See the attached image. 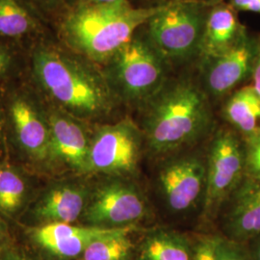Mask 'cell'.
I'll list each match as a JSON object with an SVG mask.
<instances>
[{"mask_svg":"<svg viewBox=\"0 0 260 260\" xmlns=\"http://www.w3.org/2000/svg\"><path fill=\"white\" fill-rule=\"evenodd\" d=\"M171 65L149 41L137 32L103 66L117 98L140 107L165 84Z\"/></svg>","mask_w":260,"mask_h":260,"instance_id":"obj_4","label":"cell"},{"mask_svg":"<svg viewBox=\"0 0 260 260\" xmlns=\"http://www.w3.org/2000/svg\"><path fill=\"white\" fill-rule=\"evenodd\" d=\"M15 64V52L11 47L0 43V79L11 71Z\"/></svg>","mask_w":260,"mask_h":260,"instance_id":"obj_24","label":"cell"},{"mask_svg":"<svg viewBox=\"0 0 260 260\" xmlns=\"http://www.w3.org/2000/svg\"><path fill=\"white\" fill-rule=\"evenodd\" d=\"M91 191L80 183L65 182L49 188L34 207L42 224L73 223L82 217Z\"/></svg>","mask_w":260,"mask_h":260,"instance_id":"obj_15","label":"cell"},{"mask_svg":"<svg viewBox=\"0 0 260 260\" xmlns=\"http://www.w3.org/2000/svg\"><path fill=\"white\" fill-rule=\"evenodd\" d=\"M160 8H135L127 0L75 4L60 23V36L67 48L103 67Z\"/></svg>","mask_w":260,"mask_h":260,"instance_id":"obj_3","label":"cell"},{"mask_svg":"<svg viewBox=\"0 0 260 260\" xmlns=\"http://www.w3.org/2000/svg\"><path fill=\"white\" fill-rule=\"evenodd\" d=\"M135 226L118 229L93 240L80 256L81 260H134L136 246L130 237Z\"/></svg>","mask_w":260,"mask_h":260,"instance_id":"obj_19","label":"cell"},{"mask_svg":"<svg viewBox=\"0 0 260 260\" xmlns=\"http://www.w3.org/2000/svg\"><path fill=\"white\" fill-rule=\"evenodd\" d=\"M210 4L203 0H174L145 23L146 34L169 64H182L199 57Z\"/></svg>","mask_w":260,"mask_h":260,"instance_id":"obj_5","label":"cell"},{"mask_svg":"<svg viewBox=\"0 0 260 260\" xmlns=\"http://www.w3.org/2000/svg\"><path fill=\"white\" fill-rule=\"evenodd\" d=\"M123 0H75V4H88V5H103V4H115Z\"/></svg>","mask_w":260,"mask_h":260,"instance_id":"obj_31","label":"cell"},{"mask_svg":"<svg viewBox=\"0 0 260 260\" xmlns=\"http://www.w3.org/2000/svg\"><path fill=\"white\" fill-rule=\"evenodd\" d=\"M26 185L22 177L9 168L0 169V211L17 212L24 201Z\"/></svg>","mask_w":260,"mask_h":260,"instance_id":"obj_21","label":"cell"},{"mask_svg":"<svg viewBox=\"0 0 260 260\" xmlns=\"http://www.w3.org/2000/svg\"><path fill=\"white\" fill-rule=\"evenodd\" d=\"M251 249H250V254L251 259L260 260V234L253 239H251Z\"/></svg>","mask_w":260,"mask_h":260,"instance_id":"obj_29","label":"cell"},{"mask_svg":"<svg viewBox=\"0 0 260 260\" xmlns=\"http://www.w3.org/2000/svg\"><path fill=\"white\" fill-rule=\"evenodd\" d=\"M247 141L246 172L249 177L260 179V136Z\"/></svg>","mask_w":260,"mask_h":260,"instance_id":"obj_23","label":"cell"},{"mask_svg":"<svg viewBox=\"0 0 260 260\" xmlns=\"http://www.w3.org/2000/svg\"><path fill=\"white\" fill-rule=\"evenodd\" d=\"M145 146L164 156L203 138L212 126L210 98L193 80L169 78L139 107Z\"/></svg>","mask_w":260,"mask_h":260,"instance_id":"obj_2","label":"cell"},{"mask_svg":"<svg viewBox=\"0 0 260 260\" xmlns=\"http://www.w3.org/2000/svg\"><path fill=\"white\" fill-rule=\"evenodd\" d=\"M31 66L47 96L80 121L104 118L120 102L100 66L66 47L38 45L31 54Z\"/></svg>","mask_w":260,"mask_h":260,"instance_id":"obj_1","label":"cell"},{"mask_svg":"<svg viewBox=\"0 0 260 260\" xmlns=\"http://www.w3.org/2000/svg\"><path fill=\"white\" fill-rule=\"evenodd\" d=\"M215 260H252L249 250L242 243L230 240L223 236L209 237Z\"/></svg>","mask_w":260,"mask_h":260,"instance_id":"obj_22","label":"cell"},{"mask_svg":"<svg viewBox=\"0 0 260 260\" xmlns=\"http://www.w3.org/2000/svg\"><path fill=\"white\" fill-rule=\"evenodd\" d=\"M50 155L80 173L89 172L91 139L81 121L60 108L48 113Z\"/></svg>","mask_w":260,"mask_h":260,"instance_id":"obj_12","label":"cell"},{"mask_svg":"<svg viewBox=\"0 0 260 260\" xmlns=\"http://www.w3.org/2000/svg\"><path fill=\"white\" fill-rule=\"evenodd\" d=\"M157 183L171 212L190 211L205 200L206 158L198 153L168 158L159 169Z\"/></svg>","mask_w":260,"mask_h":260,"instance_id":"obj_9","label":"cell"},{"mask_svg":"<svg viewBox=\"0 0 260 260\" xmlns=\"http://www.w3.org/2000/svg\"><path fill=\"white\" fill-rule=\"evenodd\" d=\"M224 119L247 140L260 136V98L252 86H245L223 105Z\"/></svg>","mask_w":260,"mask_h":260,"instance_id":"obj_18","label":"cell"},{"mask_svg":"<svg viewBox=\"0 0 260 260\" xmlns=\"http://www.w3.org/2000/svg\"><path fill=\"white\" fill-rule=\"evenodd\" d=\"M219 212L223 237L243 244L259 235L260 179H242Z\"/></svg>","mask_w":260,"mask_h":260,"instance_id":"obj_11","label":"cell"},{"mask_svg":"<svg viewBox=\"0 0 260 260\" xmlns=\"http://www.w3.org/2000/svg\"><path fill=\"white\" fill-rule=\"evenodd\" d=\"M251 78H252L251 86L260 98V36L257 37V50H256V55H255L253 68H252Z\"/></svg>","mask_w":260,"mask_h":260,"instance_id":"obj_28","label":"cell"},{"mask_svg":"<svg viewBox=\"0 0 260 260\" xmlns=\"http://www.w3.org/2000/svg\"><path fill=\"white\" fill-rule=\"evenodd\" d=\"M144 146L142 130L129 119L101 126L91 139L89 172L130 177L138 170Z\"/></svg>","mask_w":260,"mask_h":260,"instance_id":"obj_7","label":"cell"},{"mask_svg":"<svg viewBox=\"0 0 260 260\" xmlns=\"http://www.w3.org/2000/svg\"><path fill=\"white\" fill-rule=\"evenodd\" d=\"M11 121L22 149L32 157L43 160L50 155V131L47 117L23 94L15 95L9 107Z\"/></svg>","mask_w":260,"mask_h":260,"instance_id":"obj_14","label":"cell"},{"mask_svg":"<svg viewBox=\"0 0 260 260\" xmlns=\"http://www.w3.org/2000/svg\"><path fill=\"white\" fill-rule=\"evenodd\" d=\"M5 236H6V230H5L4 224L0 220V242L5 238Z\"/></svg>","mask_w":260,"mask_h":260,"instance_id":"obj_32","label":"cell"},{"mask_svg":"<svg viewBox=\"0 0 260 260\" xmlns=\"http://www.w3.org/2000/svg\"><path fill=\"white\" fill-rule=\"evenodd\" d=\"M134 260H194V247L180 233L156 229L143 237Z\"/></svg>","mask_w":260,"mask_h":260,"instance_id":"obj_17","label":"cell"},{"mask_svg":"<svg viewBox=\"0 0 260 260\" xmlns=\"http://www.w3.org/2000/svg\"><path fill=\"white\" fill-rule=\"evenodd\" d=\"M256 50L257 37L247 33L223 52L199 58L201 86L207 95L221 99L251 76Z\"/></svg>","mask_w":260,"mask_h":260,"instance_id":"obj_10","label":"cell"},{"mask_svg":"<svg viewBox=\"0 0 260 260\" xmlns=\"http://www.w3.org/2000/svg\"><path fill=\"white\" fill-rule=\"evenodd\" d=\"M39 21L20 0H0V38H22L39 31Z\"/></svg>","mask_w":260,"mask_h":260,"instance_id":"obj_20","label":"cell"},{"mask_svg":"<svg viewBox=\"0 0 260 260\" xmlns=\"http://www.w3.org/2000/svg\"><path fill=\"white\" fill-rule=\"evenodd\" d=\"M118 229H102L72 223H48L29 231L30 237L48 255L59 260L80 257L96 238Z\"/></svg>","mask_w":260,"mask_h":260,"instance_id":"obj_13","label":"cell"},{"mask_svg":"<svg viewBox=\"0 0 260 260\" xmlns=\"http://www.w3.org/2000/svg\"><path fill=\"white\" fill-rule=\"evenodd\" d=\"M206 215L219 211L221 205L242 181L246 172V147L233 130L220 129L212 138L206 154Z\"/></svg>","mask_w":260,"mask_h":260,"instance_id":"obj_8","label":"cell"},{"mask_svg":"<svg viewBox=\"0 0 260 260\" xmlns=\"http://www.w3.org/2000/svg\"><path fill=\"white\" fill-rule=\"evenodd\" d=\"M236 12H252L260 15V0H229Z\"/></svg>","mask_w":260,"mask_h":260,"instance_id":"obj_27","label":"cell"},{"mask_svg":"<svg viewBox=\"0 0 260 260\" xmlns=\"http://www.w3.org/2000/svg\"><path fill=\"white\" fill-rule=\"evenodd\" d=\"M248 33L229 3L215 2L205 19L199 58L216 55L233 47Z\"/></svg>","mask_w":260,"mask_h":260,"instance_id":"obj_16","label":"cell"},{"mask_svg":"<svg viewBox=\"0 0 260 260\" xmlns=\"http://www.w3.org/2000/svg\"><path fill=\"white\" fill-rule=\"evenodd\" d=\"M147 199L126 177H115L90 193L82 218L86 225L102 229L135 226L148 215Z\"/></svg>","mask_w":260,"mask_h":260,"instance_id":"obj_6","label":"cell"},{"mask_svg":"<svg viewBox=\"0 0 260 260\" xmlns=\"http://www.w3.org/2000/svg\"><path fill=\"white\" fill-rule=\"evenodd\" d=\"M68 1L69 0H37L38 3L45 9H54Z\"/></svg>","mask_w":260,"mask_h":260,"instance_id":"obj_30","label":"cell"},{"mask_svg":"<svg viewBox=\"0 0 260 260\" xmlns=\"http://www.w3.org/2000/svg\"><path fill=\"white\" fill-rule=\"evenodd\" d=\"M0 260H37L22 249L14 246H5L0 250Z\"/></svg>","mask_w":260,"mask_h":260,"instance_id":"obj_26","label":"cell"},{"mask_svg":"<svg viewBox=\"0 0 260 260\" xmlns=\"http://www.w3.org/2000/svg\"><path fill=\"white\" fill-rule=\"evenodd\" d=\"M194 260H215L210 238H203L194 247Z\"/></svg>","mask_w":260,"mask_h":260,"instance_id":"obj_25","label":"cell"}]
</instances>
